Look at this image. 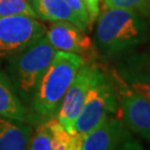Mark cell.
<instances>
[{"mask_svg": "<svg viewBox=\"0 0 150 150\" xmlns=\"http://www.w3.org/2000/svg\"><path fill=\"white\" fill-rule=\"evenodd\" d=\"M149 28L142 15L132 10L106 8L98 17L95 40L105 57L128 52L145 42Z\"/></svg>", "mask_w": 150, "mask_h": 150, "instance_id": "1", "label": "cell"}, {"mask_svg": "<svg viewBox=\"0 0 150 150\" xmlns=\"http://www.w3.org/2000/svg\"><path fill=\"white\" fill-rule=\"evenodd\" d=\"M79 54L57 51L38 85L29 110L38 122L54 118L59 110L64 93L83 64Z\"/></svg>", "mask_w": 150, "mask_h": 150, "instance_id": "2", "label": "cell"}, {"mask_svg": "<svg viewBox=\"0 0 150 150\" xmlns=\"http://www.w3.org/2000/svg\"><path fill=\"white\" fill-rule=\"evenodd\" d=\"M56 52L57 50L49 43L46 36H42L6 61L7 75L28 109L40 79Z\"/></svg>", "mask_w": 150, "mask_h": 150, "instance_id": "3", "label": "cell"}, {"mask_svg": "<svg viewBox=\"0 0 150 150\" xmlns=\"http://www.w3.org/2000/svg\"><path fill=\"white\" fill-rule=\"evenodd\" d=\"M118 112V100L111 74L98 68L80 113L74 125V132L83 137L110 116Z\"/></svg>", "mask_w": 150, "mask_h": 150, "instance_id": "4", "label": "cell"}, {"mask_svg": "<svg viewBox=\"0 0 150 150\" xmlns=\"http://www.w3.org/2000/svg\"><path fill=\"white\" fill-rule=\"evenodd\" d=\"M118 100V116L130 132L150 141V101L111 72Z\"/></svg>", "mask_w": 150, "mask_h": 150, "instance_id": "5", "label": "cell"}, {"mask_svg": "<svg viewBox=\"0 0 150 150\" xmlns=\"http://www.w3.org/2000/svg\"><path fill=\"white\" fill-rule=\"evenodd\" d=\"M46 26L28 16L0 17V64L46 35Z\"/></svg>", "mask_w": 150, "mask_h": 150, "instance_id": "6", "label": "cell"}, {"mask_svg": "<svg viewBox=\"0 0 150 150\" xmlns=\"http://www.w3.org/2000/svg\"><path fill=\"white\" fill-rule=\"evenodd\" d=\"M98 68L99 67L97 64L85 61L76 74L71 85L62 98L56 118L69 132L75 134L74 125L82 109L87 93L93 82Z\"/></svg>", "mask_w": 150, "mask_h": 150, "instance_id": "7", "label": "cell"}, {"mask_svg": "<svg viewBox=\"0 0 150 150\" xmlns=\"http://www.w3.org/2000/svg\"><path fill=\"white\" fill-rule=\"evenodd\" d=\"M45 36L57 51L79 54L85 61H89L95 56V48L90 37L75 23L69 21L51 22Z\"/></svg>", "mask_w": 150, "mask_h": 150, "instance_id": "8", "label": "cell"}, {"mask_svg": "<svg viewBox=\"0 0 150 150\" xmlns=\"http://www.w3.org/2000/svg\"><path fill=\"white\" fill-rule=\"evenodd\" d=\"M113 71L129 87L150 101V54L144 52L126 54Z\"/></svg>", "mask_w": 150, "mask_h": 150, "instance_id": "9", "label": "cell"}, {"mask_svg": "<svg viewBox=\"0 0 150 150\" xmlns=\"http://www.w3.org/2000/svg\"><path fill=\"white\" fill-rule=\"evenodd\" d=\"M130 136L118 116H110L83 136L81 150H115Z\"/></svg>", "mask_w": 150, "mask_h": 150, "instance_id": "10", "label": "cell"}, {"mask_svg": "<svg viewBox=\"0 0 150 150\" xmlns=\"http://www.w3.org/2000/svg\"><path fill=\"white\" fill-rule=\"evenodd\" d=\"M0 116L37 125L38 121L27 106L21 101L7 72L0 69Z\"/></svg>", "mask_w": 150, "mask_h": 150, "instance_id": "11", "label": "cell"}, {"mask_svg": "<svg viewBox=\"0 0 150 150\" xmlns=\"http://www.w3.org/2000/svg\"><path fill=\"white\" fill-rule=\"evenodd\" d=\"M33 126L0 116V150H27Z\"/></svg>", "mask_w": 150, "mask_h": 150, "instance_id": "12", "label": "cell"}, {"mask_svg": "<svg viewBox=\"0 0 150 150\" xmlns=\"http://www.w3.org/2000/svg\"><path fill=\"white\" fill-rule=\"evenodd\" d=\"M37 18L47 21H69L85 30L80 20L64 0H30ZM86 31V30H85Z\"/></svg>", "mask_w": 150, "mask_h": 150, "instance_id": "13", "label": "cell"}, {"mask_svg": "<svg viewBox=\"0 0 150 150\" xmlns=\"http://www.w3.org/2000/svg\"><path fill=\"white\" fill-rule=\"evenodd\" d=\"M45 122L51 134L54 150H81L83 137L66 130L56 117L48 119Z\"/></svg>", "mask_w": 150, "mask_h": 150, "instance_id": "14", "label": "cell"}, {"mask_svg": "<svg viewBox=\"0 0 150 150\" xmlns=\"http://www.w3.org/2000/svg\"><path fill=\"white\" fill-rule=\"evenodd\" d=\"M27 150H54L51 134L45 121H40L33 126Z\"/></svg>", "mask_w": 150, "mask_h": 150, "instance_id": "15", "label": "cell"}, {"mask_svg": "<svg viewBox=\"0 0 150 150\" xmlns=\"http://www.w3.org/2000/svg\"><path fill=\"white\" fill-rule=\"evenodd\" d=\"M28 16L37 18L31 4L27 0H0V17Z\"/></svg>", "mask_w": 150, "mask_h": 150, "instance_id": "16", "label": "cell"}, {"mask_svg": "<svg viewBox=\"0 0 150 150\" xmlns=\"http://www.w3.org/2000/svg\"><path fill=\"white\" fill-rule=\"evenodd\" d=\"M107 8H118L127 9L138 12L140 15H146L149 12L148 0H105Z\"/></svg>", "mask_w": 150, "mask_h": 150, "instance_id": "17", "label": "cell"}, {"mask_svg": "<svg viewBox=\"0 0 150 150\" xmlns=\"http://www.w3.org/2000/svg\"><path fill=\"white\" fill-rule=\"evenodd\" d=\"M64 1L71 8V10L75 12V15L78 17V19L80 20V22L82 23L83 28H85V30L87 31L88 28L91 26V21L85 6L81 2V0H64Z\"/></svg>", "mask_w": 150, "mask_h": 150, "instance_id": "18", "label": "cell"}, {"mask_svg": "<svg viewBox=\"0 0 150 150\" xmlns=\"http://www.w3.org/2000/svg\"><path fill=\"white\" fill-rule=\"evenodd\" d=\"M81 2L85 6L87 12L89 15V18H90V21L92 23V21L96 20L98 16H99V11H100L99 4H100V0H81Z\"/></svg>", "mask_w": 150, "mask_h": 150, "instance_id": "19", "label": "cell"}, {"mask_svg": "<svg viewBox=\"0 0 150 150\" xmlns=\"http://www.w3.org/2000/svg\"><path fill=\"white\" fill-rule=\"evenodd\" d=\"M115 150H145V148L140 145L138 140H136L132 136H130L126 140H123Z\"/></svg>", "mask_w": 150, "mask_h": 150, "instance_id": "20", "label": "cell"}, {"mask_svg": "<svg viewBox=\"0 0 150 150\" xmlns=\"http://www.w3.org/2000/svg\"><path fill=\"white\" fill-rule=\"evenodd\" d=\"M148 2H149V5H150V0H148Z\"/></svg>", "mask_w": 150, "mask_h": 150, "instance_id": "21", "label": "cell"}]
</instances>
